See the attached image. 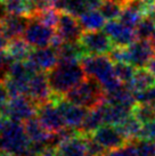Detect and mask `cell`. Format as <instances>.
Listing matches in <instances>:
<instances>
[{"instance_id": "cell-1", "label": "cell", "mask_w": 155, "mask_h": 156, "mask_svg": "<svg viewBox=\"0 0 155 156\" xmlns=\"http://www.w3.org/2000/svg\"><path fill=\"white\" fill-rule=\"evenodd\" d=\"M54 98L64 97L87 78L81 62H58L47 73Z\"/></svg>"}, {"instance_id": "cell-2", "label": "cell", "mask_w": 155, "mask_h": 156, "mask_svg": "<svg viewBox=\"0 0 155 156\" xmlns=\"http://www.w3.org/2000/svg\"><path fill=\"white\" fill-rule=\"evenodd\" d=\"M30 144L22 122L12 121L0 114V152L25 156Z\"/></svg>"}, {"instance_id": "cell-3", "label": "cell", "mask_w": 155, "mask_h": 156, "mask_svg": "<svg viewBox=\"0 0 155 156\" xmlns=\"http://www.w3.org/2000/svg\"><path fill=\"white\" fill-rule=\"evenodd\" d=\"M81 65L87 76H92L102 84L106 94L115 90L123 83L114 73V62L108 55H86Z\"/></svg>"}, {"instance_id": "cell-4", "label": "cell", "mask_w": 155, "mask_h": 156, "mask_svg": "<svg viewBox=\"0 0 155 156\" xmlns=\"http://www.w3.org/2000/svg\"><path fill=\"white\" fill-rule=\"evenodd\" d=\"M64 97L82 107L94 109L105 101L106 92L98 80L92 76H87L80 84L70 90Z\"/></svg>"}, {"instance_id": "cell-5", "label": "cell", "mask_w": 155, "mask_h": 156, "mask_svg": "<svg viewBox=\"0 0 155 156\" xmlns=\"http://www.w3.org/2000/svg\"><path fill=\"white\" fill-rule=\"evenodd\" d=\"M39 106L29 96L20 95L9 97L7 103L2 107L0 114L12 121L24 123L26 120L37 115Z\"/></svg>"}, {"instance_id": "cell-6", "label": "cell", "mask_w": 155, "mask_h": 156, "mask_svg": "<svg viewBox=\"0 0 155 156\" xmlns=\"http://www.w3.org/2000/svg\"><path fill=\"white\" fill-rule=\"evenodd\" d=\"M56 30L43 24L34 16H31L29 24L23 33V39L32 48H41L52 46Z\"/></svg>"}, {"instance_id": "cell-7", "label": "cell", "mask_w": 155, "mask_h": 156, "mask_svg": "<svg viewBox=\"0 0 155 156\" xmlns=\"http://www.w3.org/2000/svg\"><path fill=\"white\" fill-rule=\"evenodd\" d=\"M79 42L87 55H108L114 48L112 39L104 30L85 31Z\"/></svg>"}, {"instance_id": "cell-8", "label": "cell", "mask_w": 155, "mask_h": 156, "mask_svg": "<svg viewBox=\"0 0 155 156\" xmlns=\"http://www.w3.org/2000/svg\"><path fill=\"white\" fill-rule=\"evenodd\" d=\"M155 55V41L137 39L125 47V63H129L136 69L147 66Z\"/></svg>"}, {"instance_id": "cell-9", "label": "cell", "mask_w": 155, "mask_h": 156, "mask_svg": "<svg viewBox=\"0 0 155 156\" xmlns=\"http://www.w3.org/2000/svg\"><path fill=\"white\" fill-rule=\"evenodd\" d=\"M57 35L64 42H78L83 34V27L77 16L72 14L60 12L59 18L55 27Z\"/></svg>"}, {"instance_id": "cell-10", "label": "cell", "mask_w": 155, "mask_h": 156, "mask_svg": "<svg viewBox=\"0 0 155 156\" xmlns=\"http://www.w3.org/2000/svg\"><path fill=\"white\" fill-rule=\"evenodd\" d=\"M57 107L62 113V116L64 119L65 126L78 129L81 126L82 122L85 121L89 109L86 107H82L80 105H77L66 99L65 97H56L54 98Z\"/></svg>"}, {"instance_id": "cell-11", "label": "cell", "mask_w": 155, "mask_h": 156, "mask_svg": "<svg viewBox=\"0 0 155 156\" xmlns=\"http://www.w3.org/2000/svg\"><path fill=\"white\" fill-rule=\"evenodd\" d=\"M27 96L40 106L54 99V94L52 91L48 76L45 72H38L31 78L29 82Z\"/></svg>"}, {"instance_id": "cell-12", "label": "cell", "mask_w": 155, "mask_h": 156, "mask_svg": "<svg viewBox=\"0 0 155 156\" xmlns=\"http://www.w3.org/2000/svg\"><path fill=\"white\" fill-rule=\"evenodd\" d=\"M106 151H113L123 147L128 140L120 129L112 124H103L91 134Z\"/></svg>"}, {"instance_id": "cell-13", "label": "cell", "mask_w": 155, "mask_h": 156, "mask_svg": "<svg viewBox=\"0 0 155 156\" xmlns=\"http://www.w3.org/2000/svg\"><path fill=\"white\" fill-rule=\"evenodd\" d=\"M37 116L42 123V126L52 133L62 130L66 126L62 113L59 112L54 99L46 104L40 105L37 112Z\"/></svg>"}, {"instance_id": "cell-14", "label": "cell", "mask_w": 155, "mask_h": 156, "mask_svg": "<svg viewBox=\"0 0 155 156\" xmlns=\"http://www.w3.org/2000/svg\"><path fill=\"white\" fill-rule=\"evenodd\" d=\"M103 30L110 35L114 46L117 47H127L137 40L134 27L125 25L119 20L107 21Z\"/></svg>"}, {"instance_id": "cell-15", "label": "cell", "mask_w": 155, "mask_h": 156, "mask_svg": "<svg viewBox=\"0 0 155 156\" xmlns=\"http://www.w3.org/2000/svg\"><path fill=\"white\" fill-rule=\"evenodd\" d=\"M39 72H49L54 69L58 63V54L57 50L52 46L41 48H34L30 52L27 58Z\"/></svg>"}, {"instance_id": "cell-16", "label": "cell", "mask_w": 155, "mask_h": 156, "mask_svg": "<svg viewBox=\"0 0 155 156\" xmlns=\"http://www.w3.org/2000/svg\"><path fill=\"white\" fill-rule=\"evenodd\" d=\"M55 149L58 156H88L86 136L81 133L75 134L59 143Z\"/></svg>"}, {"instance_id": "cell-17", "label": "cell", "mask_w": 155, "mask_h": 156, "mask_svg": "<svg viewBox=\"0 0 155 156\" xmlns=\"http://www.w3.org/2000/svg\"><path fill=\"white\" fill-rule=\"evenodd\" d=\"M30 17L29 16H23V15H13L8 14L0 25L4 30L6 37L9 40L15 39V38H22L23 33L25 31L26 26L29 24Z\"/></svg>"}, {"instance_id": "cell-18", "label": "cell", "mask_w": 155, "mask_h": 156, "mask_svg": "<svg viewBox=\"0 0 155 156\" xmlns=\"http://www.w3.org/2000/svg\"><path fill=\"white\" fill-rule=\"evenodd\" d=\"M100 108L103 112L104 124H112V126H120L123 122L132 115V109L123 106H117V105L108 104L104 101L100 105Z\"/></svg>"}, {"instance_id": "cell-19", "label": "cell", "mask_w": 155, "mask_h": 156, "mask_svg": "<svg viewBox=\"0 0 155 156\" xmlns=\"http://www.w3.org/2000/svg\"><path fill=\"white\" fill-rule=\"evenodd\" d=\"M24 129L25 132L27 134V137L30 139L31 143H38V144H45L48 146L49 139L52 136V132L49 131L42 126V123L40 122V120L38 119V116L31 117L29 120H26L24 123ZM49 147V146H48Z\"/></svg>"}, {"instance_id": "cell-20", "label": "cell", "mask_w": 155, "mask_h": 156, "mask_svg": "<svg viewBox=\"0 0 155 156\" xmlns=\"http://www.w3.org/2000/svg\"><path fill=\"white\" fill-rule=\"evenodd\" d=\"M105 101L108 104L123 106V107H128L131 109L137 104V99H136L134 91L129 89L125 84H122L117 89L106 94Z\"/></svg>"}, {"instance_id": "cell-21", "label": "cell", "mask_w": 155, "mask_h": 156, "mask_svg": "<svg viewBox=\"0 0 155 156\" xmlns=\"http://www.w3.org/2000/svg\"><path fill=\"white\" fill-rule=\"evenodd\" d=\"M155 84V76L148 69H137L135 72L132 79L125 86L134 91V94L140 92L148 89Z\"/></svg>"}, {"instance_id": "cell-22", "label": "cell", "mask_w": 155, "mask_h": 156, "mask_svg": "<svg viewBox=\"0 0 155 156\" xmlns=\"http://www.w3.org/2000/svg\"><path fill=\"white\" fill-rule=\"evenodd\" d=\"M56 50L58 54V62H81L87 55L79 41L63 42Z\"/></svg>"}, {"instance_id": "cell-23", "label": "cell", "mask_w": 155, "mask_h": 156, "mask_svg": "<svg viewBox=\"0 0 155 156\" xmlns=\"http://www.w3.org/2000/svg\"><path fill=\"white\" fill-rule=\"evenodd\" d=\"M104 124L103 112L100 108V105L94 109H89L85 121L82 122L81 126L79 128L80 133L83 136H91L99 126Z\"/></svg>"}, {"instance_id": "cell-24", "label": "cell", "mask_w": 155, "mask_h": 156, "mask_svg": "<svg viewBox=\"0 0 155 156\" xmlns=\"http://www.w3.org/2000/svg\"><path fill=\"white\" fill-rule=\"evenodd\" d=\"M78 18L85 31L102 30L106 24V20L98 9H88Z\"/></svg>"}, {"instance_id": "cell-25", "label": "cell", "mask_w": 155, "mask_h": 156, "mask_svg": "<svg viewBox=\"0 0 155 156\" xmlns=\"http://www.w3.org/2000/svg\"><path fill=\"white\" fill-rule=\"evenodd\" d=\"M31 50L32 47L23 38H15L9 40V44L6 48V51L13 58L14 62L26 61L30 56Z\"/></svg>"}, {"instance_id": "cell-26", "label": "cell", "mask_w": 155, "mask_h": 156, "mask_svg": "<svg viewBox=\"0 0 155 156\" xmlns=\"http://www.w3.org/2000/svg\"><path fill=\"white\" fill-rule=\"evenodd\" d=\"M8 14L23 15V16H33L34 7L32 0H2Z\"/></svg>"}, {"instance_id": "cell-27", "label": "cell", "mask_w": 155, "mask_h": 156, "mask_svg": "<svg viewBox=\"0 0 155 156\" xmlns=\"http://www.w3.org/2000/svg\"><path fill=\"white\" fill-rule=\"evenodd\" d=\"M142 126L144 124L132 114L123 123H121L120 126H117V128L120 129V131L123 133V136H124L125 138H127V140L131 141V140L140 138Z\"/></svg>"}, {"instance_id": "cell-28", "label": "cell", "mask_w": 155, "mask_h": 156, "mask_svg": "<svg viewBox=\"0 0 155 156\" xmlns=\"http://www.w3.org/2000/svg\"><path fill=\"white\" fill-rule=\"evenodd\" d=\"M56 8L60 12L72 14L77 17L90 9L87 0H58Z\"/></svg>"}, {"instance_id": "cell-29", "label": "cell", "mask_w": 155, "mask_h": 156, "mask_svg": "<svg viewBox=\"0 0 155 156\" xmlns=\"http://www.w3.org/2000/svg\"><path fill=\"white\" fill-rule=\"evenodd\" d=\"M137 39L155 41V21L150 16H144L135 27Z\"/></svg>"}, {"instance_id": "cell-30", "label": "cell", "mask_w": 155, "mask_h": 156, "mask_svg": "<svg viewBox=\"0 0 155 156\" xmlns=\"http://www.w3.org/2000/svg\"><path fill=\"white\" fill-rule=\"evenodd\" d=\"M100 12L106 21H113L119 20L123 9V5L120 2H116L113 0H103V2L99 5L97 8Z\"/></svg>"}, {"instance_id": "cell-31", "label": "cell", "mask_w": 155, "mask_h": 156, "mask_svg": "<svg viewBox=\"0 0 155 156\" xmlns=\"http://www.w3.org/2000/svg\"><path fill=\"white\" fill-rule=\"evenodd\" d=\"M132 114L142 124L155 121V105L137 103L132 108Z\"/></svg>"}, {"instance_id": "cell-32", "label": "cell", "mask_w": 155, "mask_h": 156, "mask_svg": "<svg viewBox=\"0 0 155 156\" xmlns=\"http://www.w3.org/2000/svg\"><path fill=\"white\" fill-rule=\"evenodd\" d=\"M135 147L136 156H155V140L138 138L131 140Z\"/></svg>"}, {"instance_id": "cell-33", "label": "cell", "mask_w": 155, "mask_h": 156, "mask_svg": "<svg viewBox=\"0 0 155 156\" xmlns=\"http://www.w3.org/2000/svg\"><path fill=\"white\" fill-rule=\"evenodd\" d=\"M136 69H137L129 63H124V62H115L114 63V73H115L116 78L123 84L130 82Z\"/></svg>"}, {"instance_id": "cell-34", "label": "cell", "mask_w": 155, "mask_h": 156, "mask_svg": "<svg viewBox=\"0 0 155 156\" xmlns=\"http://www.w3.org/2000/svg\"><path fill=\"white\" fill-rule=\"evenodd\" d=\"M144 17L142 14H140L138 10L131 8V7H128V6H124L123 5V9H122V13H121V16L119 18V21L125 24V25L130 26V27H136L137 24L140 21L142 18Z\"/></svg>"}, {"instance_id": "cell-35", "label": "cell", "mask_w": 155, "mask_h": 156, "mask_svg": "<svg viewBox=\"0 0 155 156\" xmlns=\"http://www.w3.org/2000/svg\"><path fill=\"white\" fill-rule=\"evenodd\" d=\"M59 14L60 10H58V9L49 8L46 9V10H42V12H39V13L34 14L33 16L38 18L39 21L42 22L43 24L55 29L57 25V22H58V18H59Z\"/></svg>"}, {"instance_id": "cell-36", "label": "cell", "mask_w": 155, "mask_h": 156, "mask_svg": "<svg viewBox=\"0 0 155 156\" xmlns=\"http://www.w3.org/2000/svg\"><path fill=\"white\" fill-rule=\"evenodd\" d=\"M86 144L88 156H103L107 152L92 136H86Z\"/></svg>"}, {"instance_id": "cell-37", "label": "cell", "mask_w": 155, "mask_h": 156, "mask_svg": "<svg viewBox=\"0 0 155 156\" xmlns=\"http://www.w3.org/2000/svg\"><path fill=\"white\" fill-rule=\"evenodd\" d=\"M103 156H136V152H135L132 143L128 141L127 145H124L123 147L113 149V151H107V152H105Z\"/></svg>"}, {"instance_id": "cell-38", "label": "cell", "mask_w": 155, "mask_h": 156, "mask_svg": "<svg viewBox=\"0 0 155 156\" xmlns=\"http://www.w3.org/2000/svg\"><path fill=\"white\" fill-rule=\"evenodd\" d=\"M135 96H136L137 103H146V104L155 105V84L146 90L135 94Z\"/></svg>"}, {"instance_id": "cell-39", "label": "cell", "mask_w": 155, "mask_h": 156, "mask_svg": "<svg viewBox=\"0 0 155 156\" xmlns=\"http://www.w3.org/2000/svg\"><path fill=\"white\" fill-rule=\"evenodd\" d=\"M33 7H34V14L42 12L49 8H56L58 0H32ZM57 9V8H56Z\"/></svg>"}, {"instance_id": "cell-40", "label": "cell", "mask_w": 155, "mask_h": 156, "mask_svg": "<svg viewBox=\"0 0 155 156\" xmlns=\"http://www.w3.org/2000/svg\"><path fill=\"white\" fill-rule=\"evenodd\" d=\"M140 138L155 140V121L150 122V123H145V124L142 126Z\"/></svg>"}, {"instance_id": "cell-41", "label": "cell", "mask_w": 155, "mask_h": 156, "mask_svg": "<svg viewBox=\"0 0 155 156\" xmlns=\"http://www.w3.org/2000/svg\"><path fill=\"white\" fill-rule=\"evenodd\" d=\"M9 96L7 94V90H6V87H5V83L2 81H0V112L2 107L5 106V104L7 103Z\"/></svg>"}, {"instance_id": "cell-42", "label": "cell", "mask_w": 155, "mask_h": 156, "mask_svg": "<svg viewBox=\"0 0 155 156\" xmlns=\"http://www.w3.org/2000/svg\"><path fill=\"white\" fill-rule=\"evenodd\" d=\"M8 44H9V39L6 37L4 30H2V27L0 25V50L6 49L7 46H8Z\"/></svg>"}, {"instance_id": "cell-43", "label": "cell", "mask_w": 155, "mask_h": 156, "mask_svg": "<svg viewBox=\"0 0 155 156\" xmlns=\"http://www.w3.org/2000/svg\"><path fill=\"white\" fill-rule=\"evenodd\" d=\"M7 15H8V12H7V9H6V6H5L4 1L0 0V23L4 21L5 17H6Z\"/></svg>"}, {"instance_id": "cell-44", "label": "cell", "mask_w": 155, "mask_h": 156, "mask_svg": "<svg viewBox=\"0 0 155 156\" xmlns=\"http://www.w3.org/2000/svg\"><path fill=\"white\" fill-rule=\"evenodd\" d=\"M88 6L90 9H97L99 7V5L103 2V0H87Z\"/></svg>"}, {"instance_id": "cell-45", "label": "cell", "mask_w": 155, "mask_h": 156, "mask_svg": "<svg viewBox=\"0 0 155 156\" xmlns=\"http://www.w3.org/2000/svg\"><path fill=\"white\" fill-rule=\"evenodd\" d=\"M147 69L152 72V74L155 76V55L152 57V59L150 61V63L147 64Z\"/></svg>"}, {"instance_id": "cell-46", "label": "cell", "mask_w": 155, "mask_h": 156, "mask_svg": "<svg viewBox=\"0 0 155 156\" xmlns=\"http://www.w3.org/2000/svg\"><path fill=\"white\" fill-rule=\"evenodd\" d=\"M0 156H14V155H12V154H7V153L0 152Z\"/></svg>"}, {"instance_id": "cell-47", "label": "cell", "mask_w": 155, "mask_h": 156, "mask_svg": "<svg viewBox=\"0 0 155 156\" xmlns=\"http://www.w3.org/2000/svg\"><path fill=\"white\" fill-rule=\"evenodd\" d=\"M113 1H116V2H120V4H124L125 1H127V0H113Z\"/></svg>"}]
</instances>
